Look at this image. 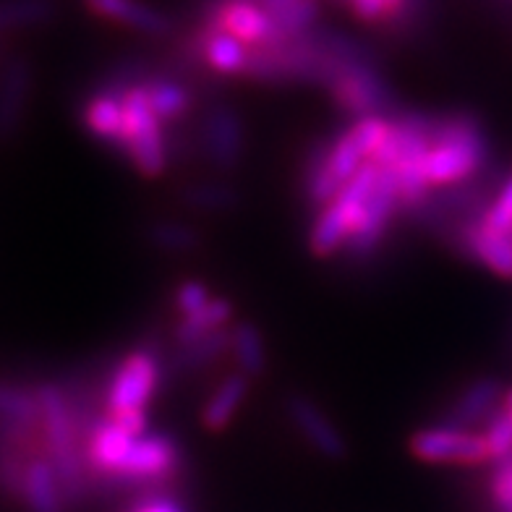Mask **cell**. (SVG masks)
I'll list each match as a JSON object with an SVG mask.
<instances>
[{
  "instance_id": "ffe728a7",
  "label": "cell",
  "mask_w": 512,
  "mask_h": 512,
  "mask_svg": "<svg viewBox=\"0 0 512 512\" xmlns=\"http://www.w3.org/2000/svg\"><path fill=\"white\" fill-rule=\"evenodd\" d=\"M87 8L100 19L123 24V27L136 29V32L149 34V37H162L173 29L170 16L147 6L142 0H87Z\"/></svg>"
},
{
  "instance_id": "83f0119b",
  "label": "cell",
  "mask_w": 512,
  "mask_h": 512,
  "mask_svg": "<svg viewBox=\"0 0 512 512\" xmlns=\"http://www.w3.org/2000/svg\"><path fill=\"white\" fill-rule=\"evenodd\" d=\"M356 19L374 27H392L411 11L413 0H345Z\"/></svg>"
},
{
  "instance_id": "4fadbf2b",
  "label": "cell",
  "mask_w": 512,
  "mask_h": 512,
  "mask_svg": "<svg viewBox=\"0 0 512 512\" xmlns=\"http://www.w3.org/2000/svg\"><path fill=\"white\" fill-rule=\"evenodd\" d=\"M34 95V68L24 55L0 61V142H14L27 121Z\"/></svg>"
},
{
  "instance_id": "ba28073f",
  "label": "cell",
  "mask_w": 512,
  "mask_h": 512,
  "mask_svg": "<svg viewBox=\"0 0 512 512\" xmlns=\"http://www.w3.org/2000/svg\"><path fill=\"white\" fill-rule=\"evenodd\" d=\"M400 215H403V207H400L398 178H395L390 168L379 165L377 189L371 194L364 217L358 220L351 241L345 243V259L351 264L371 262L384 246V241L390 238L392 225H395Z\"/></svg>"
},
{
  "instance_id": "4dcf8cb0",
  "label": "cell",
  "mask_w": 512,
  "mask_h": 512,
  "mask_svg": "<svg viewBox=\"0 0 512 512\" xmlns=\"http://www.w3.org/2000/svg\"><path fill=\"white\" fill-rule=\"evenodd\" d=\"M481 217H484L492 228L512 233V173L502 181L497 194L492 196V202H486L484 207H481Z\"/></svg>"
},
{
  "instance_id": "7c38bea8",
  "label": "cell",
  "mask_w": 512,
  "mask_h": 512,
  "mask_svg": "<svg viewBox=\"0 0 512 512\" xmlns=\"http://www.w3.org/2000/svg\"><path fill=\"white\" fill-rule=\"evenodd\" d=\"M452 241L458 254L486 267L492 275L512 280V233L492 228L481 217V209L455 225Z\"/></svg>"
},
{
  "instance_id": "9c48e42d",
  "label": "cell",
  "mask_w": 512,
  "mask_h": 512,
  "mask_svg": "<svg viewBox=\"0 0 512 512\" xmlns=\"http://www.w3.org/2000/svg\"><path fill=\"white\" fill-rule=\"evenodd\" d=\"M408 450L416 460L432 465H484L492 463L481 432L458 426H424L408 437Z\"/></svg>"
},
{
  "instance_id": "6da1fadb",
  "label": "cell",
  "mask_w": 512,
  "mask_h": 512,
  "mask_svg": "<svg viewBox=\"0 0 512 512\" xmlns=\"http://www.w3.org/2000/svg\"><path fill=\"white\" fill-rule=\"evenodd\" d=\"M492 160V139L471 110L432 113V147L424 170L432 189H455L484 173Z\"/></svg>"
},
{
  "instance_id": "1f68e13d",
  "label": "cell",
  "mask_w": 512,
  "mask_h": 512,
  "mask_svg": "<svg viewBox=\"0 0 512 512\" xmlns=\"http://www.w3.org/2000/svg\"><path fill=\"white\" fill-rule=\"evenodd\" d=\"M489 494L497 512H512V455L505 460H494Z\"/></svg>"
},
{
  "instance_id": "cb8c5ba5",
  "label": "cell",
  "mask_w": 512,
  "mask_h": 512,
  "mask_svg": "<svg viewBox=\"0 0 512 512\" xmlns=\"http://www.w3.org/2000/svg\"><path fill=\"white\" fill-rule=\"evenodd\" d=\"M181 202L191 212L202 215H228L241 207V191L223 178H209V181H194L181 191Z\"/></svg>"
},
{
  "instance_id": "d4e9b609",
  "label": "cell",
  "mask_w": 512,
  "mask_h": 512,
  "mask_svg": "<svg viewBox=\"0 0 512 512\" xmlns=\"http://www.w3.org/2000/svg\"><path fill=\"white\" fill-rule=\"evenodd\" d=\"M230 353V327L215 335H207L194 343L176 345L173 361L181 371H204L209 364H215Z\"/></svg>"
},
{
  "instance_id": "9a60e30c",
  "label": "cell",
  "mask_w": 512,
  "mask_h": 512,
  "mask_svg": "<svg viewBox=\"0 0 512 512\" xmlns=\"http://www.w3.org/2000/svg\"><path fill=\"white\" fill-rule=\"evenodd\" d=\"M81 123L97 144L113 149L121 155L123 136H126V121H123L121 92H115L110 84L102 81L100 87L92 89L81 105Z\"/></svg>"
},
{
  "instance_id": "5bb4252c",
  "label": "cell",
  "mask_w": 512,
  "mask_h": 512,
  "mask_svg": "<svg viewBox=\"0 0 512 512\" xmlns=\"http://www.w3.org/2000/svg\"><path fill=\"white\" fill-rule=\"evenodd\" d=\"M505 395V387L497 377L473 379L450 400L437 424L458 426V429H473V426L486 424L505 405Z\"/></svg>"
},
{
  "instance_id": "e0dca14e",
  "label": "cell",
  "mask_w": 512,
  "mask_h": 512,
  "mask_svg": "<svg viewBox=\"0 0 512 512\" xmlns=\"http://www.w3.org/2000/svg\"><path fill=\"white\" fill-rule=\"evenodd\" d=\"M251 384L254 382L241 371H230L228 377L217 382V387L209 392L202 411H199V424H202L204 432L223 434L236 421L243 403L249 400Z\"/></svg>"
},
{
  "instance_id": "7402d4cb",
  "label": "cell",
  "mask_w": 512,
  "mask_h": 512,
  "mask_svg": "<svg viewBox=\"0 0 512 512\" xmlns=\"http://www.w3.org/2000/svg\"><path fill=\"white\" fill-rule=\"evenodd\" d=\"M144 236H147L149 246H155L160 254L189 256L204 249L202 230L186 220H176V217H162V220L149 223Z\"/></svg>"
},
{
  "instance_id": "d6986e66",
  "label": "cell",
  "mask_w": 512,
  "mask_h": 512,
  "mask_svg": "<svg viewBox=\"0 0 512 512\" xmlns=\"http://www.w3.org/2000/svg\"><path fill=\"white\" fill-rule=\"evenodd\" d=\"M21 502L27 512H68V502L63 497L61 481L53 463L45 458V452L29 460L21 484Z\"/></svg>"
},
{
  "instance_id": "d6a6232c",
  "label": "cell",
  "mask_w": 512,
  "mask_h": 512,
  "mask_svg": "<svg viewBox=\"0 0 512 512\" xmlns=\"http://www.w3.org/2000/svg\"><path fill=\"white\" fill-rule=\"evenodd\" d=\"M128 512H186V507H183L176 497H170V494L152 492Z\"/></svg>"
},
{
  "instance_id": "ac0fdd59",
  "label": "cell",
  "mask_w": 512,
  "mask_h": 512,
  "mask_svg": "<svg viewBox=\"0 0 512 512\" xmlns=\"http://www.w3.org/2000/svg\"><path fill=\"white\" fill-rule=\"evenodd\" d=\"M142 84L149 105L165 126L178 128L189 121V115L194 113V89L189 84L170 74H147L142 76Z\"/></svg>"
},
{
  "instance_id": "52a82bcc",
  "label": "cell",
  "mask_w": 512,
  "mask_h": 512,
  "mask_svg": "<svg viewBox=\"0 0 512 512\" xmlns=\"http://www.w3.org/2000/svg\"><path fill=\"white\" fill-rule=\"evenodd\" d=\"M183 468V450L173 434L144 432L136 434L121 460L110 486H157L170 484Z\"/></svg>"
},
{
  "instance_id": "277c9868",
  "label": "cell",
  "mask_w": 512,
  "mask_h": 512,
  "mask_svg": "<svg viewBox=\"0 0 512 512\" xmlns=\"http://www.w3.org/2000/svg\"><path fill=\"white\" fill-rule=\"evenodd\" d=\"M379 165L366 162L351 181L345 183L343 191L332 199L324 209L314 215V223L309 230V251L317 259H332L343 254L345 243L351 241L358 220L364 217L366 204L377 189Z\"/></svg>"
},
{
  "instance_id": "44dd1931",
  "label": "cell",
  "mask_w": 512,
  "mask_h": 512,
  "mask_svg": "<svg viewBox=\"0 0 512 512\" xmlns=\"http://www.w3.org/2000/svg\"><path fill=\"white\" fill-rule=\"evenodd\" d=\"M230 358L236 364V371L246 374L251 382L267 377L270 371V353L264 332L249 319H238L230 324Z\"/></svg>"
},
{
  "instance_id": "2e32d148",
  "label": "cell",
  "mask_w": 512,
  "mask_h": 512,
  "mask_svg": "<svg viewBox=\"0 0 512 512\" xmlns=\"http://www.w3.org/2000/svg\"><path fill=\"white\" fill-rule=\"evenodd\" d=\"M194 50L199 55V61L215 76H223V79H249L254 50L249 45H243L241 40H236V37H230L225 32H215V29H204L196 37Z\"/></svg>"
},
{
  "instance_id": "7a4b0ae2",
  "label": "cell",
  "mask_w": 512,
  "mask_h": 512,
  "mask_svg": "<svg viewBox=\"0 0 512 512\" xmlns=\"http://www.w3.org/2000/svg\"><path fill=\"white\" fill-rule=\"evenodd\" d=\"M34 392H37V403H40L42 452L58 473L68 510H74L87 499L89 489H92L87 455H84V434H81L68 392L61 382L45 379V382L34 384Z\"/></svg>"
},
{
  "instance_id": "d590c367",
  "label": "cell",
  "mask_w": 512,
  "mask_h": 512,
  "mask_svg": "<svg viewBox=\"0 0 512 512\" xmlns=\"http://www.w3.org/2000/svg\"><path fill=\"white\" fill-rule=\"evenodd\" d=\"M0 53H3V45H0Z\"/></svg>"
},
{
  "instance_id": "f1b7e54d",
  "label": "cell",
  "mask_w": 512,
  "mask_h": 512,
  "mask_svg": "<svg viewBox=\"0 0 512 512\" xmlns=\"http://www.w3.org/2000/svg\"><path fill=\"white\" fill-rule=\"evenodd\" d=\"M173 309H176L178 319L181 317H194L202 309H207L209 301L215 298V290L209 288L199 277H186L173 288Z\"/></svg>"
},
{
  "instance_id": "30bf717a",
  "label": "cell",
  "mask_w": 512,
  "mask_h": 512,
  "mask_svg": "<svg viewBox=\"0 0 512 512\" xmlns=\"http://www.w3.org/2000/svg\"><path fill=\"white\" fill-rule=\"evenodd\" d=\"M204 29L230 34L243 45H249L251 50L285 45L275 16L267 11L264 3H254V0H223L220 6L209 11Z\"/></svg>"
},
{
  "instance_id": "f546056e",
  "label": "cell",
  "mask_w": 512,
  "mask_h": 512,
  "mask_svg": "<svg viewBox=\"0 0 512 512\" xmlns=\"http://www.w3.org/2000/svg\"><path fill=\"white\" fill-rule=\"evenodd\" d=\"M484 439L489 447V455L494 460H505L512 455V416L505 411V405L494 413L484 424Z\"/></svg>"
},
{
  "instance_id": "8992f818",
  "label": "cell",
  "mask_w": 512,
  "mask_h": 512,
  "mask_svg": "<svg viewBox=\"0 0 512 512\" xmlns=\"http://www.w3.org/2000/svg\"><path fill=\"white\" fill-rule=\"evenodd\" d=\"M194 147L217 176H233L249 149V131L238 108L228 102H212L204 108L194 131Z\"/></svg>"
},
{
  "instance_id": "603a6c76",
  "label": "cell",
  "mask_w": 512,
  "mask_h": 512,
  "mask_svg": "<svg viewBox=\"0 0 512 512\" xmlns=\"http://www.w3.org/2000/svg\"><path fill=\"white\" fill-rule=\"evenodd\" d=\"M236 317V309H233V301L228 296H217L209 301L207 309H202L194 317H181L176 319V327H173V343H194V340H202L207 335H215L220 330H228Z\"/></svg>"
},
{
  "instance_id": "836d02e7",
  "label": "cell",
  "mask_w": 512,
  "mask_h": 512,
  "mask_svg": "<svg viewBox=\"0 0 512 512\" xmlns=\"http://www.w3.org/2000/svg\"><path fill=\"white\" fill-rule=\"evenodd\" d=\"M290 3H296V0H264V6H267V11H277V8H285L290 6Z\"/></svg>"
},
{
  "instance_id": "8fae6325",
  "label": "cell",
  "mask_w": 512,
  "mask_h": 512,
  "mask_svg": "<svg viewBox=\"0 0 512 512\" xmlns=\"http://www.w3.org/2000/svg\"><path fill=\"white\" fill-rule=\"evenodd\" d=\"M283 411L288 416L290 426L296 429L298 437L304 439L311 450L324 460H345L348 458V439L340 432V426L332 421V416L324 411L317 400L306 392H290L283 400Z\"/></svg>"
},
{
  "instance_id": "e575fe53",
  "label": "cell",
  "mask_w": 512,
  "mask_h": 512,
  "mask_svg": "<svg viewBox=\"0 0 512 512\" xmlns=\"http://www.w3.org/2000/svg\"><path fill=\"white\" fill-rule=\"evenodd\" d=\"M505 411L512 416V390H507V395H505Z\"/></svg>"
},
{
  "instance_id": "3957f363",
  "label": "cell",
  "mask_w": 512,
  "mask_h": 512,
  "mask_svg": "<svg viewBox=\"0 0 512 512\" xmlns=\"http://www.w3.org/2000/svg\"><path fill=\"white\" fill-rule=\"evenodd\" d=\"M105 84H110L115 92H121L123 121H126L121 155L131 162V168L142 178L155 181V178L165 176V170L170 168V160H173V149H170V136L165 134V123L149 105L142 76L115 74L105 79Z\"/></svg>"
},
{
  "instance_id": "5b68a950",
  "label": "cell",
  "mask_w": 512,
  "mask_h": 512,
  "mask_svg": "<svg viewBox=\"0 0 512 512\" xmlns=\"http://www.w3.org/2000/svg\"><path fill=\"white\" fill-rule=\"evenodd\" d=\"M165 379V361L155 345H134L113 366L105 387V413L126 416V413H149L157 392Z\"/></svg>"
},
{
  "instance_id": "484cf974",
  "label": "cell",
  "mask_w": 512,
  "mask_h": 512,
  "mask_svg": "<svg viewBox=\"0 0 512 512\" xmlns=\"http://www.w3.org/2000/svg\"><path fill=\"white\" fill-rule=\"evenodd\" d=\"M53 0H0V34L14 29L42 27L53 21Z\"/></svg>"
},
{
  "instance_id": "4316f807",
  "label": "cell",
  "mask_w": 512,
  "mask_h": 512,
  "mask_svg": "<svg viewBox=\"0 0 512 512\" xmlns=\"http://www.w3.org/2000/svg\"><path fill=\"white\" fill-rule=\"evenodd\" d=\"M0 418L19 424H40V403L34 387L0 379Z\"/></svg>"
}]
</instances>
